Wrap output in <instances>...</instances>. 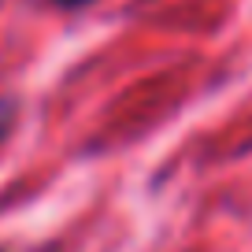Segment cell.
<instances>
[{
	"label": "cell",
	"mask_w": 252,
	"mask_h": 252,
	"mask_svg": "<svg viewBox=\"0 0 252 252\" xmlns=\"http://www.w3.org/2000/svg\"><path fill=\"white\" fill-rule=\"evenodd\" d=\"M15 115H19V104H15V96H4V100H0V145L8 141L11 126H15Z\"/></svg>",
	"instance_id": "6da1fadb"
},
{
	"label": "cell",
	"mask_w": 252,
	"mask_h": 252,
	"mask_svg": "<svg viewBox=\"0 0 252 252\" xmlns=\"http://www.w3.org/2000/svg\"><path fill=\"white\" fill-rule=\"evenodd\" d=\"M52 8H63V11H78V8H86V4H93V0H48Z\"/></svg>",
	"instance_id": "7a4b0ae2"
},
{
	"label": "cell",
	"mask_w": 252,
	"mask_h": 252,
	"mask_svg": "<svg viewBox=\"0 0 252 252\" xmlns=\"http://www.w3.org/2000/svg\"><path fill=\"white\" fill-rule=\"evenodd\" d=\"M0 252H4V249H0Z\"/></svg>",
	"instance_id": "3957f363"
}]
</instances>
